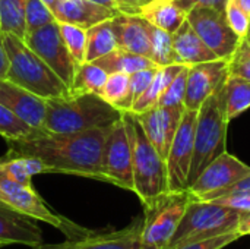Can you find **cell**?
<instances>
[{"mask_svg":"<svg viewBox=\"0 0 250 249\" xmlns=\"http://www.w3.org/2000/svg\"><path fill=\"white\" fill-rule=\"evenodd\" d=\"M229 195H250V175L243 178L242 181H239L237 183H234L233 186L211 195L205 201H212V200H217V198H221V197H229Z\"/></svg>","mask_w":250,"mask_h":249,"instance_id":"41","label":"cell"},{"mask_svg":"<svg viewBox=\"0 0 250 249\" xmlns=\"http://www.w3.org/2000/svg\"><path fill=\"white\" fill-rule=\"evenodd\" d=\"M129 81H130V75L127 73H120V72L108 73V78L101 91V97L122 112L125 100L129 94Z\"/></svg>","mask_w":250,"mask_h":249,"instance_id":"32","label":"cell"},{"mask_svg":"<svg viewBox=\"0 0 250 249\" xmlns=\"http://www.w3.org/2000/svg\"><path fill=\"white\" fill-rule=\"evenodd\" d=\"M141 249H158V248H152V247H142Z\"/></svg>","mask_w":250,"mask_h":249,"instance_id":"49","label":"cell"},{"mask_svg":"<svg viewBox=\"0 0 250 249\" xmlns=\"http://www.w3.org/2000/svg\"><path fill=\"white\" fill-rule=\"evenodd\" d=\"M50 9L57 22L72 23L83 29L119 15V12L100 6L91 0H54Z\"/></svg>","mask_w":250,"mask_h":249,"instance_id":"18","label":"cell"},{"mask_svg":"<svg viewBox=\"0 0 250 249\" xmlns=\"http://www.w3.org/2000/svg\"><path fill=\"white\" fill-rule=\"evenodd\" d=\"M54 21L56 18L51 9L42 0H26V13H25L26 34L37 31L38 28H42Z\"/></svg>","mask_w":250,"mask_h":249,"instance_id":"35","label":"cell"},{"mask_svg":"<svg viewBox=\"0 0 250 249\" xmlns=\"http://www.w3.org/2000/svg\"><path fill=\"white\" fill-rule=\"evenodd\" d=\"M59 26L63 41L69 48L70 54L73 56V59L76 60V63L78 65L83 63L86 54V29L63 22H59Z\"/></svg>","mask_w":250,"mask_h":249,"instance_id":"33","label":"cell"},{"mask_svg":"<svg viewBox=\"0 0 250 249\" xmlns=\"http://www.w3.org/2000/svg\"><path fill=\"white\" fill-rule=\"evenodd\" d=\"M0 208H3V210H13V208H10L1 198H0ZM13 211H15V210H13Z\"/></svg>","mask_w":250,"mask_h":249,"instance_id":"47","label":"cell"},{"mask_svg":"<svg viewBox=\"0 0 250 249\" xmlns=\"http://www.w3.org/2000/svg\"><path fill=\"white\" fill-rule=\"evenodd\" d=\"M196 110H185L180 126L171 142L167 163L168 192L188 191L189 173L195 150V128H196Z\"/></svg>","mask_w":250,"mask_h":249,"instance_id":"12","label":"cell"},{"mask_svg":"<svg viewBox=\"0 0 250 249\" xmlns=\"http://www.w3.org/2000/svg\"><path fill=\"white\" fill-rule=\"evenodd\" d=\"M229 120L226 116V84L217 90L198 110L195 128V150L188 188L202 170L226 153Z\"/></svg>","mask_w":250,"mask_h":249,"instance_id":"5","label":"cell"},{"mask_svg":"<svg viewBox=\"0 0 250 249\" xmlns=\"http://www.w3.org/2000/svg\"><path fill=\"white\" fill-rule=\"evenodd\" d=\"M188 70L189 66H183L182 70L174 76L168 88L161 95L157 106L160 107H173V106H185L186 97V82H188Z\"/></svg>","mask_w":250,"mask_h":249,"instance_id":"36","label":"cell"},{"mask_svg":"<svg viewBox=\"0 0 250 249\" xmlns=\"http://www.w3.org/2000/svg\"><path fill=\"white\" fill-rule=\"evenodd\" d=\"M0 32H1V31H0Z\"/></svg>","mask_w":250,"mask_h":249,"instance_id":"53","label":"cell"},{"mask_svg":"<svg viewBox=\"0 0 250 249\" xmlns=\"http://www.w3.org/2000/svg\"><path fill=\"white\" fill-rule=\"evenodd\" d=\"M248 41H249V43H250V37H248Z\"/></svg>","mask_w":250,"mask_h":249,"instance_id":"50","label":"cell"},{"mask_svg":"<svg viewBox=\"0 0 250 249\" xmlns=\"http://www.w3.org/2000/svg\"><path fill=\"white\" fill-rule=\"evenodd\" d=\"M151 0H117L119 12L126 15H138L139 9Z\"/></svg>","mask_w":250,"mask_h":249,"instance_id":"42","label":"cell"},{"mask_svg":"<svg viewBox=\"0 0 250 249\" xmlns=\"http://www.w3.org/2000/svg\"><path fill=\"white\" fill-rule=\"evenodd\" d=\"M185 110H186L185 106H173V107L157 106L144 113L136 114L148 139L164 160H167L168 157L171 142L180 126Z\"/></svg>","mask_w":250,"mask_h":249,"instance_id":"15","label":"cell"},{"mask_svg":"<svg viewBox=\"0 0 250 249\" xmlns=\"http://www.w3.org/2000/svg\"><path fill=\"white\" fill-rule=\"evenodd\" d=\"M119 48L117 37L111 19L97 23L86 29V54L85 62H95L97 59Z\"/></svg>","mask_w":250,"mask_h":249,"instance_id":"25","label":"cell"},{"mask_svg":"<svg viewBox=\"0 0 250 249\" xmlns=\"http://www.w3.org/2000/svg\"><path fill=\"white\" fill-rule=\"evenodd\" d=\"M0 245H23L37 249L44 245L42 232L35 220L18 211L0 208Z\"/></svg>","mask_w":250,"mask_h":249,"instance_id":"19","label":"cell"},{"mask_svg":"<svg viewBox=\"0 0 250 249\" xmlns=\"http://www.w3.org/2000/svg\"><path fill=\"white\" fill-rule=\"evenodd\" d=\"M103 172L107 183L133 192L132 142L123 117L110 126L103 151Z\"/></svg>","mask_w":250,"mask_h":249,"instance_id":"10","label":"cell"},{"mask_svg":"<svg viewBox=\"0 0 250 249\" xmlns=\"http://www.w3.org/2000/svg\"><path fill=\"white\" fill-rule=\"evenodd\" d=\"M249 37H250V28H249Z\"/></svg>","mask_w":250,"mask_h":249,"instance_id":"51","label":"cell"},{"mask_svg":"<svg viewBox=\"0 0 250 249\" xmlns=\"http://www.w3.org/2000/svg\"><path fill=\"white\" fill-rule=\"evenodd\" d=\"M237 232L240 236L250 235V211L249 213H243V216L237 225Z\"/></svg>","mask_w":250,"mask_h":249,"instance_id":"44","label":"cell"},{"mask_svg":"<svg viewBox=\"0 0 250 249\" xmlns=\"http://www.w3.org/2000/svg\"><path fill=\"white\" fill-rule=\"evenodd\" d=\"M149 40H151V60L158 66L182 65L173 44V34L148 23Z\"/></svg>","mask_w":250,"mask_h":249,"instance_id":"29","label":"cell"},{"mask_svg":"<svg viewBox=\"0 0 250 249\" xmlns=\"http://www.w3.org/2000/svg\"><path fill=\"white\" fill-rule=\"evenodd\" d=\"M242 216V211L214 201L192 200L171 242L166 249H173L186 242L237 232V225Z\"/></svg>","mask_w":250,"mask_h":249,"instance_id":"6","label":"cell"},{"mask_svg":"<svg viewBox=\"0 0 250 249\" xmlns=\"http://www.w3.org/2000/svg\"><path fill=\"white\" fill-rule=\"evenodd\" d=\"M0 198L15 211L32 220H40L56 227L66 236L67 241L79 239L92 232L53 211L47 205V203L38 195V192L32 188V185L18 183L1 173H0Z\"/></svg>","mask_w":250,"mask_h":249,"instance_id":"7","label":"cell"},{"mask_svg":"<svg viewBox=\"0 0 250 249\" xmlns=\"http://www.w3.org/2000/svg\"><path fill=\"white\" fill-rule=\"evenodd\" d=\"M230 75L229 60L215 59L189 66L185 107L188 110H199L201 106L220 90Z\"/></svg>","mask_w":250,"mask_h":249,"instance_id":"14","label":"cell"},{"mask_svg":"<svg viewBox=\"0 0 250 249\" xmlns=\"http://www.w3.org/2000/svg\"><path fill=\"white\" fill-rule=\"evenodd\" d=\"M26 0H0V31L19 38L26 35Z\"/></svg>","mask_w":250,"mask_h":249,"instance_id":"28","label":"cell"},{"mask_svg":"<svg viewBox=\"0 0 250 249\" xmlns=\"http://www.w3.org/2000/svg\"><path fill=\"white\" fill-rule=\"evenodd\" d=\"M0 173L6 178L22 183L32 185L31 181L35 175L45 173L44 164L37 158L29 157H6L0 158Z\"/></svg>","mask_w":250,"mask_h":249,"instance_id":"26","label":"cell"},{"mask_svg":"<svg viewBox=\"0 0 250 249\" xmlns=\"http://www.w3.org/2000/svg\"><path fill=\"white\" fill-rule=\"evenodd\" d=\"M9 72V56L4 47V38L0 32V79H7Z\"/></svg>","mask_w":250,"mask_h":249,"instance_id":"43","label":"cell"},{"mask_svg":"<svg viewBox=\"0 0 250 249\" xmlns=\"http://www.w3.org/2000/svg\"><path fill=\"white\" fill-rule=\"evenodd\" d=\"M192 201L188 191L167 192L152 205L144 207L141 242L142 247L166 249L171 242L185 213Z\"/></svg>","mask_w":250,"mask_h":249,"instance_id":"8","label":"cell"},{"mask_svg":"<svg viewBox=\"0 0 250 249\" xmlns=\"http://www.w3.org/2000/svg\"><path fill=\"white\" fill-rule=\"evenodd\" d=\"M176 4L189 13L193 7H212L218 10H226L227 0H174Z\"/></svg>","mask_w":250,"mask_h":249,"instance_id":"40","label":"cell"},{"mask_svg":"<svg viewBox=\"0 0 250 249\" xmlns=\"http://www.w3.org/2000/svg\"><path fill=\"white\" fill-rule=\"evenodd\" d=\"M173 44L180 63L186 66L218 59L217 54L196 34V31L193 29V26L189 23L188 19L173 34Z\"/></svg>","mask_w":250,"mask_h":249,"instance_id":"21","label":"cell"},{"mask_svg":"<svg viewBox=\"0 0 250 249\" xmlns=\"http://www.w3.org/2000/svg\"><path fill=\"white\" fill-rule=\"evenodd\" d=\"M226 18L231 29L242 38L246 40L249 37L250 16L243 10V7L237 3V0H227L226 4Z\"/></svg>","mask_w":250,"mask_h":249,"instance_id":"37","label":"cell"},{"mask_svg":"<svg viewBox=\"0 0 250 249\" xmlns=\"http://www.w3.org/2000/svg\"><path fill=\"white\" fill-rule=\"evenodd\" d=\"M94 63L101 66L107 73L120 72V73H127V75H132L135 72L157 66L149 57L127 51V50L120 48V47L110 51L108 54L97 59Z\"/></svg>","mask_w":250,"mask_h":249,"instance_id":"23","label":"cell"},{"mask_svg":"<svg viewBox=\"0 0 250 249\" xmlns=\"http://www.w3.org/2000/svg\"><path fill=\"white\" fill-rule=\"evenodd\" d=\"M0 103L31 126L44 129V98L26 91L9 79H0Z\"/></svg>","mask_w":250,"mask_h":249,"instance_id":"17","label":"cell"},{"mask_svg":"<svg viewBox=\"0 0 250 249\" xmlns=\"http://www.w3.org/2000/svg\"><path fill=\"white\" fill-rule=\"evenodd\" d=\"M91 1H94V3H97V4H100V6L108 7V9H111V10H116V12H119V4H117V0H91ZM119 13H120V12H119Z\"/></svg>","mask_w":250,"mask_h":249,"instance_id":"45","label":"cell"},{"mask_svg":"<svg viewBox=\"0 0 250 249\" xmlns=\"http://www.w3.org/2000/svg\"><path fill=\"white\" fill-rule=\"evenodd\" d=\"M239 238H242L237 232L233 233H226L220 236H214L209 239H202V241H193V242H186L173 249H223L229 247L230 244L236 242Z\"/></svg>","mask_w":250,"mask_h":249,"instance_id":"39","label":"cell"},{"mask_svg":"<svg viewBox=\"0 0 250 249\" xmlns=\"http://www.w3.org/2000/svg\"><path fill=\"white\" fill-rule=\"evenodd\" d=\"M248 175H250V166L226 151L202 170L188 188V192L192 200L205 201L211 195L233 186Z\"/></svg>","mask_w":250,"mask_h":249,"instance_id":"13","label":"cell"},{"mask_svg":"<svg viewBox=\"0 0 250 249\" xmlns=\"http://www.w3.org/2000/svg\"><path fill=\"white\" fill-rule=\"evenodd\" d=\"M37 131V128L22 120L18 114H15L12 110H9L6 106L0 103V135L6 141L26 138L35 134Z\"/></svg>","mask_w":250,"mask_h":249,"instance_id":"31","label":"cell"},{"mask_svg":"<svg viewBox=\"0 0 250 249\" xmlns=\"http://www.w3.org/2000/svg\"><path fill=\"white\" fill-rule=\"evenodd\" d=\"M148 23L174 34L188 19V13L182 10L174 0H151L139 9L138 13Z\"/></svg>","mask_w":250,"mask_h":249,"instance_id":"22","label":"cell"},{"mask_svg":"<svg viewBox=\"0 0 250 249\" xmlns=\"http://www.w3.org/2000/svg\"><path fill=\"white\" fill-rule=\"evenodd\" d=\"M157 70H158V66H154V68H148V69H144V70H139V72H135V73L130 75L129 94H127L126 100H125L122 112H130L132 106L136 103V100L145 92V90L152 82Z\"/></svg>","mask_w":250,"mask_h":249,"instance_id":"34","label":"cell"},{"mask_svg":"<svg viewBox=\"0 0 250 249\" xmlns=\"http://www.w3.org/2000/svg\"><path fill=\"white\" fill-rule=\"evenodd\" d=\"M188 21L218 59H231L242 38L229 25L224 10L193 7L188 13Z\"/></svg>","mask_w":250,"mask_h":249,"instance_id":"11","label":"cell"},{"mask_svg":"<svg viewBox=\"0 0 250 249\" xmlns=\"http://www.w3.org/2000/svg\"><path fill=\"white\" fill-rule=\"evenodd\" d=\"M123 117V112L92 92H70L45 100L44 129L57 134H76L107 128Z\"/></svg>","mask_w":250,"mask_h":249,"instance_id":"2","label":"cell"},{"mask_svg":"<svg viewBox=\"0 0 250 249\" xmlns=\"http://www.w3.org/2000/svg\"><path fill=\"white\" fill-rule=\"evenodd\" d=\"M0 249H1V245H0Z\"/></svg>","mask_w":250,"mask_h":249,"instance_id":"52","label":"cell"},{"mask_svg":"<svg viewBox=\"0 0 250 249\" xmlns=\"http://www.w3.org/2000/svg\"><path fill=\"white\" fill-rule=\"evenodd\" d=\"M229 70L231 75L242 76L250 82V43L248 38L240 41L234 54L229 60Z\"/></svg>","mask_w":250,"mask_h":249,"instance_id":"38","label":"cell"},{"mask_svg":"<svg viewBox=\"0 0 250 249\" xmlns=\"http://www.w3.org/2000/svg\"><path fill=\"white\" fill-rule=\"evenodd\" d=\"M108 73L94 62H83L79 65L70 92H92L101 95Z\"/></svg>","mask_w":250,"mask_h":249,"instance_id":"30","label":"cell"},{"mask_svg":"<svg viewBox=\"0 0 250 249\" xmlns=\"http://www.w3.org/2000/svg\"><path fill=\"white\" fill-rule=\"evenodd\" d=\"M123 120L132 142L133 192L144 207H149L168 192L167 163L148 139L135 113L123 112Z\"/></svg>","mask_w":250,"mask_h":249,"instance_id":"3","label":"cell"},{"mask_svg":"<svg viewBox=\"0 0 250 249\" xmlns=\"http://www.w3.org/2000/svg\"><path fill=\"white\" fill-rule=\"evenodd\" d=\"M23 41L50 66V69L72 91V85L79 65L76 63L63 41L59 22L54 21L42 28H38L37 31L26 34Z\"/></svg>","mask_w":250,"mask_h":249,"instance_id":"9","label":"cell"},{"mask_svg":"<svg viewBox=\"0 0 250 249\" xmlns=\"http://www.w3.org/2000/svg\"><path fill=\"white\" fill-rule=\"evenodd\" d=\"M237 3L243 7V10L250 16V0H237Z\"/></svg>","mask_w":250,"mask_h":249,"instance_id":"46","label":"cell"},{"mask_svg":"<svg viewBox=\"0 0 250 249\" xmlns=\"http://www.w3.org/2000/svg\"><path fill=\"white\" fill-rule=\"evenodd\" d=\"M42 1H44V3H45V4H47L48 7H50V6H51L53 3H54V0H42Z\"/></svg>","mask_w":250,"mask_h":249,"instance_id":"48","label":"cell"},{"mask_svg":"<svg viewBox=\"0 0 250 249\" xmlns=\"http://www.w3.org/2000/svg\"><path fill=\"white\" fill-rule=\"evenodd\" d=\"M111 23L120 48L151 59V40L148 22L139 15L119 13L111 18Z\"/></svg>","mask_w":250,"mask_h":249,"instance_id":"20","label":"cell"},{"mask_svg":"<svg viewBox=\"0 0 250 249\" xmlns=\"http://www.w3.org/2000/svg\"><path fill=\"white\" fill-rule=\"evenodd\" d=\"M110 126L76 134H57L38 129L35 134L7 142L6 157L40 160L45 173H64L105 182L103 151Z\"/></svg>","mask_w":250,"mask_h":249,"instance_id":"1","label":"cell"},{"mask_svg":"<svg viewBox=\"0 0 250 249\" xmlns=\"http://www.w3.org/2000/svg\"><path fill=\"white\" fill-rule=\"evenodd\" d=\"M250 107V82L237 75H229L226 81V116L233 120Z\"/></svg>","mask_w":250,"mask_h":249,"instance_id":"27","label":"cell"},{"mask_svg":"<svg viewBox=\"0 0 250 249\" xmlns=\"http://www.w3.org/2000/svg\"><path fill=\"white\" fill-rule=\"evenodd\" d=\"M142 219H138L122 230L95 233L91 232L79 239L67 241L62 245H42L37 249H141Z\"/></svg>","mask_w":250,"mask_h":249,"instance_id":"16","label":"cell"},{"mask_svg":"<svg viewBox=\"0 0 250 249\" xmlns=\"http://www.w3.org/2000/svg\"><path fill=\"white\" fill-rule=\"evenodd\" d=\"M183 66L185 65H170V66L158 68L152 82L145 90V92L136 100V103L132 106L130 112L135 114H139V113H144L152 107H157L161 95L164 94V91L168 88V85L171 84L174 76L182 70Z\"/></svg>","mask_w":250,"mask_h":249,"instance_id":"24","label":"cell"},{"mask_svg":"<svg viewBox=\"0 0 250 249\" xmlns=\"http://www.w3.org/2000/svg\"><path fill=\"white\" fill-rule=\"evenodd\" d=\"M3 38L9 56V81L44 100L70 94L63 81L22 38L13 34H3Z\"/></svg>","mask_w":250,"mask_h":249,"instance_id":"4","label":"cell"}]
</instances>
